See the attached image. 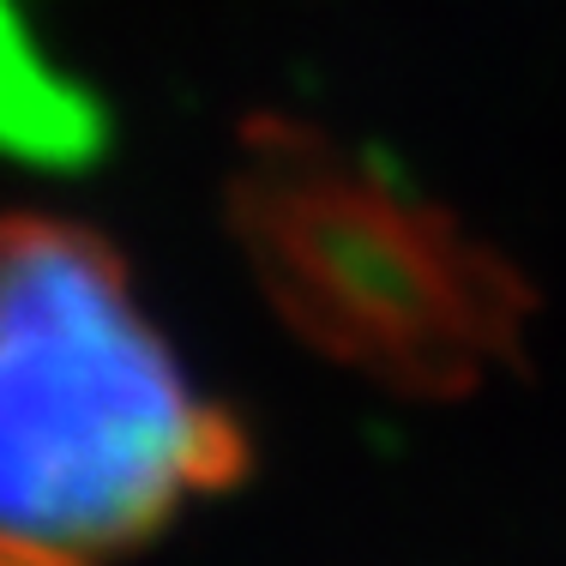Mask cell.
<instances>
[{"label":"cell","instance_id":"2","mask_svg":"<svg viewBox=\"0 0 566 566\" xmlns=\"http://www.w3.org/2000/svg\"><path fill=\"white\" fill-rule=\"evenodd\" d=\"M229 206L283 314L349 361L447 380L524 314L518 277L476 235L314 127L253 120Z\"/></svg>","mask_w":566,"mask_h":566},{"label":"cell","instance_id":"3","mask_svg":"<svg viewBox=\"0 0 566 566\" xmlns=\"http://www.w3.org/2000/svg\"><path fill=\"white\" fill-rule=\"evenodd\" d=\"M103 109L78 78H66L0 0V151L19 164L78 169L103 151Z\"/></svg>","mask_w":566,"mask_h":566},{"label":"cell","instance_id":"1","mask_svg":"<svg viewBox=\"0 0 566 566\" xmlns=\"http://www.w3.org/2000/svg\"><path fill=\"white\" fill-rule=\"evenodd\" d=\"M248 470L127 260L55 211H0V566H133Z\"/></svg>","mask_w":566,"mask_h":566}]
</instances>
